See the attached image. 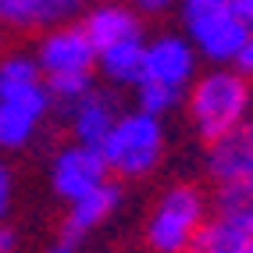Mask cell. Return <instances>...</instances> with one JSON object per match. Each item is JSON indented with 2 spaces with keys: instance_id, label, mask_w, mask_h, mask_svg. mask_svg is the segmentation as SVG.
Returning <instances> with one entry per match:
<instances>
[{
  "instance_id": "obj_1",
  "label": "cell",
  "mask_w": 253,
  "mask_h": 253,
  "mask_svg": "<svg viewBox=\"0 0 253 253\" xmlns=\"http://www.w3.org/2000/svg\"><path fill=\"white\" fill-rule=\"evenodd\" d=\"M185 118L200 143H217L253 114V79L232 64H207L182 96Z\"/></svg>"
},
{
  "instance_id": "obj_2",
  "label": "cell",
  "mask_w": 253,
  "mask_h": 253,
  "mask_svg": "<svg viewBox=\"0 0 253 253\" xmlns=\"http://www.w3.org/2000/svg\"><path fill=\"white\" fill-rule=\"evenodd\" d=\"M168 154V132L161 118H150L136 107H122L118 122L100 143L107 175L118 182H139L154 175Z\"/></svg>"
},
{
  "instance_id": "obj_3",
  "label": "cell",
  "mask_w": 253,
  "mask_h": 253,
  "mask_svg": "<svg viewBox=\"0 0 253 253\" xmlns=\"http://www.w3.org/2000/svg\"><path fill=\"white\" fill-rule=\"evenodd\" d=\"M211 217V200L193 182H175L157 196L146 217L143 239L150 253H189L204 221Z\"/></svg>"
},
{
  "instance_id": "obj_4",
  "label": "cell",
  "mask_w": 253,
  "mask_h": 253,
  "mask_svg": "<svg viewBox=\"0 0 253 253\" xmlns=\"http://www.w3.org/2000/svg\"><path fill=\"white\" fill-rule=\"evenodd\" d=\"M182 32L204 64H235L246 40V22L232 0H178Z\"/></svg>"
},
{
  "instance_id": "obj_5",
  "label": "cell",
  "mask_w": 253,
  "mask_h": 253,
  "mask_svg": "<svg viewBox=\"0 0 253 253\" xmlns=\"http://www.w3.org/2000/svg\"><path fill=\"white\" fill-rule=\"evenodd\" d=\"M43 79L57 75H96V46L86 36V29L79 22H64L54 29H43L32 46Z\"/></svg>"
},
{
  "instance_id": "obj_6",
  "label": "cell",
  "mask_w": 253,
  "mask_h": 253,
  "mask_svg": "<svg viewBox=\"0 0 253 253\" xmlns=\"http://www.w3.org/2000/svg\"><path fill=\"white\" fill-rule=\"evenodd\" d=\"M50 193L64 204L86 196L89 189L104 185L107 175V164L100 157V146H86V143H64L54 157H50Z\"/></svg>"
},
{
  "instance_id": "obj_7",
  "label": "cell",
  "mask_w": 253,
  "mask_h": 253,
  "mask_svg": "<svg viewBox=\"0 0 253 253\" xmlns=\"http://www.w3.org/2000/svg\"><path fill=\"white\" fill-rule=\"evenodd\" d=\"M196 75H200V54L185 40V32H157V36L143 40V79L189 89Z\"/></svg>"
},
{
  "instance_id": "obj_8",
  "label": "cell",
  "mask_w": 253,
  "mask_h": 253,
  "mask_svg": "<svg viewBox=\"0 0 253 253\" xmlns=\"http://www.w3.org/2000/svg\"><path fill=\"white\" fill-rule=\"evenodd\" d=\"M50 114H54V104H50L46 82L18 100H0V157L22 154L25 146H32Z\"/></svg>"
},
{
  "instance_id": "obj_9",
  "label": "cell",
  "mask_w": 253,
  "mask_h": 253,
  "mask_svg": "<svg viewBox=\"0 0 253 253\" xmlns=\"http://www.w3.org/2000/svg\"><path fill=\"white\" fill-rule=\"evenodd\" d=\"M118 114H122L118 89L104 86L100 79L75 100L68 111H61L64 125H68V132H72V139L75 143H86V146H100V143H104L111 125L118 122Z\"/></svg>"
},
{
  "instance_id": "obj_10",
  "label": "cell",
  "mask_w": 253,
  "mask_h": 253,
  "mask_svg": "<svg viewBox=\"0 0 253 253\" xmlns=\"http://www.w3.org/2000/svg\"><path fill=\"white\" fill-rule=\"evenodd\" d=\"M79 25L86 29V36L93 40L96 50H107L114 43H128V40H146V22L125 0H93L79 14Z\"/></svg>"
},
{
  "instance_id": "obj_11",
  "label": "cell",
  "mask_w": 253,
  "mask_h": 253,
  "mask_svg": "<svg viewBox=\"0 0 253 253\" xmlns=\"http://www.w3.org/2000/svg\"><path fill=\"white\" fill-rule=\"evenodd\" d=\"M89 0H0L4 32H43L64 22H79Z\"/></svg>"
},
{
  "instance_id": "obj_12",
  "label": "cell",
  "mask_w": 253,
  "mask_h": 253,
  "mask_svg": "<svg viewBox=\"0 0 253 253\" xmlns=\"http://www.w3.org/2000/svg\"><path fill=\"white\" fill-rule=\"evenodd\" d=\"M204 164H207V175L214 178V185L253 178V114L235 132H228L225 139L207 146Z\"/></svg>"
},
{
  "instance_id": "obj_13",
  "label": "cell",
  "mask_w": 253,
  "mask_h": 253,
  "mask_svg": "<svg viewBox=\"0 0 253 253\" xmlns=\"http://www.w3.org/2000/svg\"><path fill=\"white\" fill-rule=\"evenodd\" d=\"M122 200H125L122 182H118V178H107L104 185H96V189H89L86 196H79V200H72V204H68L64 221H61V232L72 235V239H79V243H86V235H89L93 228L104 225L107 217L122 207Z\"/></svg>"
},
{
  "instance_id": "obj_14",
  "label": "cell",
  "mask_w": 253,
  "mask_h": 253,
  "mask_svg": "<svg viewBox=\"0 0 253 253\" xmlns=\"http://www.w3.org/2000/svg\"><path fill=\"white\" fill-rule=\"evenodd\" d=\"M189 253H253V214H211Z\"/></svg>"
},
{
  "instance_id": "obj_15",
  "label": "cell",
  "mask_w": 253,
  "mask_h": 253,
  "mask_svg": "<svg viewBox=\"0 0 253 253\" xmlns=\"http://www.w3.org/2000/svg\"><path fill=\"white\" fill-rule=\"evenodd\" d=\"M96 79L111 89H136L143 82V40L96 50Z\"/></svg>"
},
{
  "instance_id": "obj_16",
  "label": "cell",
  "mask_w": 253,
  "mask_h": 253,
  "mask_svg": "<svg viewBox=\"0 0 253 253\" xmlns=\"http://www.w3.org/2000/svg\"><path fill=\"white\" fill-rule=\"evenodd\" d=\"M43 86L32 50H0V100H18Z\"/></svg>"
},
{
  "instance_id": "obj_17",
  "label": "cell",
  "mask_w": 253,
  "mask_h": 253,
  "mask_svg": "<svg viewBox=\"0 0 253 253\" xmlns=\"http://www.w3.org/2000/svg\"><path fill=\"white\" fill-rule=\"evenodd\" d=\"M182 96H185V89H175V86H164V82L143 79L139 86L132 89V107L164 122L168 114H175V111L182 107Z\"/></svg>"
},
{
  "instance_id": "obj_18",
  "label": "cell",
  "mask_w": 253,
  "mask_h": 253,
  "mask_svg": "<svg viewBox=\"0 0 253 253\" xmlns=\"http://www.w3.org/2000/svg\"><path fill=\"white\" fill-rule=\"evenodd\" d=\"M125 4L139 14V18H164V14L178 11V0H125Z\"/></svg>"
},
{
  "instance_id": "obj_19",
  "label": "cell",
  "mask_w": 253,
  "mask_h": 253,
  "mask_svg": "<svg viewBox=\"0 0 253 253\" xmlns=\"http://www.w3.org/2000/svg\"><path fill=\"white\" fill-rule=\"evenodd\" d=\"M11 204H14V171H11V164L0 157V221H7Z\"/></svg>"
},
{
  "instance_id": "obj_20",
  "label": "cell",
  "mask_w": 253,
  "mask_h": 253,
  "mask_svg": "<svg viewBox=\"0 0 253 253\" xmlns=\"http://www.w3.org/2000/svg\"><path fill=\"white\" fill-rule=\"evenodd\" d=\"M232 68H239L243 75H250V79H253V25L246 29L243 50H239V57H235V64H232Z\"/></svg>"
},
{
  "instance_id": "obj_21",
  "label": "cell",
  "mask_w": 253,
  "mask_h": 253,
  "mask_svg": "<svg viewBox=\"0 0 253 253\" xmlns=\"http://www.w3.org/2000/svg\"><path fill=\"white\" fill-rule=\"evenodd\" d=\"M43 253H82V243L72 239V235H64V232H57L54 239L43 246Z\"/></svg>"
},
{
  "instance_id": "obj_22",
  "label": "cell",
  "mask_w": 253,
  "mask_h": 253,
  "mask_svg": "<svg viewBox=\"0 0 253 253\" xmlns=\"http://www.w3.org/2000/svg\"><path fill=\"white\" fill-rule=\"evenodd\" d=\"M0 253H18V232L7 221H0Z\"/></svg>"
},
{
  "instance_id": "obj_23",
  "label": "cell",
  "mask_w": 253,
  "mask_h": 253,
  "mask_svg": "<svg viewBox=\"0 0 253 253\" xmlns=\"http://www.w3.org/2000/svg\"><path fill=\"white\" fill-rule=\"evenodd\" d=\"M232 7L243 14V22H246V25H253V0H232Z\"/></svg>"
},
{
  "instance_id": "obj_24",
  "label": "cell",
  "mask_w": 253,
  "mask_h": 253,
  "mask_svg": "<svg viewBox=\"0 0 253 253\" xmlns=\"http://www.w3.org/2000/svg\"><path fill=\"white\" fill-rule=\"evenodd\" d=\"M0 50H4V29H0Z\"/></svg>"
},
{
  "instance_id": "obj_25",
  "label": "cell",
  "mask_w": 253,
  "mask_h": 253,
  "mask_svg": "<svg viewBox=\"0 0 253 253\" xmlns=\"http://www.w3.org/2000/svg\"><path fill=\"white\" fill-rule=\"evenodd\" d=\"M89 4H93V0H89Z\"/></svg>"
}]
</instances>
